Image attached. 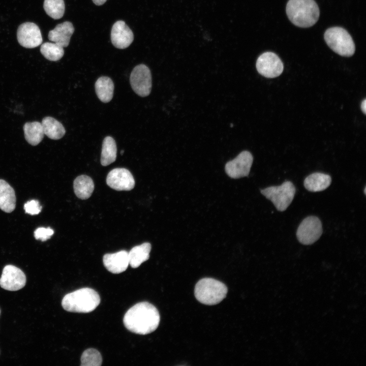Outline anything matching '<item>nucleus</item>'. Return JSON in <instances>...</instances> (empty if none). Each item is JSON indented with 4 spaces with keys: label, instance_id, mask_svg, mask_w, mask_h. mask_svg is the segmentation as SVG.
Masks as SVG:
<instances>
[{
    "label": "nucleus",
    "instance_id": "nucleus-14",
    "mask_svg": "<svg viewBox=\"0 0 366 366\" xmlns=\"http://www.w3.org/2000/svg\"><path fill=\"white\" fill-rule=\"evenodd\" d=\"M133 40V33L125 21L119 20L114 23L111 31V40L114 47L118 49L126 48Z\"/></svg>",
    "mask_w": 366,
    "mask_h": 366
},
{
    "label": "nucleus",
    "instance_id": "nucleus-5",
    "mask_svg": "<svg viewBox=\"0 0 366 366\" xmlns=\"http://www.w3.org/2000/svg\"><path fill=\"white\" fill-rule=\"evenodd\" d=\"M324 38L329 47L340 55L349 57L354 54L355 47L353 39L343 27L334 26L327 29Z\"/></svg>",
    "mask_w": 366,
    "mask_h": 366
},
{
    "label": "nucleus",
    "instance_id": "nucleus-17",
    "mask_svg": "<svg viewBox=\"0 0 366 366\" xmlns=\"http://www.w3.org/2000/svg\"><path fill=\"white\" fill-rule=\"evenodd\" d=\"M331 182L329 175L315 172L308 176L304 180L305 188L311 192H316L327 189Z\"/></svg>",
    "mask_w": 366,
    "mask_h": 366
},
{
    "label": "nucleus",
    "instance_id": "nucleus-32",
    "mask_svg": "<svg viewBox=\"0 0 366 366\" xmlns=\"http://www.w3.org/2000/svg\"><path fill=\"white\" fill-rule=\"evenodd\" d=\"M365 190H366V188L365 187V188H364V193L365 195L366 194Z\"/></svg>",
    "mask_w": 366,
    "mask_h": 366
},
{
    "label": "nucleus",
    "instance_id": "nucleus-19",
    "mask_svg": "<svg viewBox=\"0 0 366 366\" xmlns=\"http://www.w3.org/2000/svg\"><path fill=\"white\" fill-rule=\"evenodd\" d=\"M150 250L151 245L149 242L133 247L128 252L129 265L134 268L139 267L149 259Z\"/></svg>",
    "mask_w": 366,
    "mask_h": 366
},
{
    "label": "nucleus",
    "instance_id": "nucleus-29",
    "mask_svg": "<svg viewBox=\"0 0 366 366\" xmlns=\"http://www.w3.org/2000/svg\"><path fill=\"white\" fill-rule=\"evenodd\" d=\"M25 212L30 215L39 214L42 209V206L37 200H32L26 202L24 205Z\"/></svg>",
    "mask_w": 366,
    "mask_h": 366
},
{
    "label": "nucleus",
    "instance_id": "nucleus-15",
    "mask_svg": "<svg viewBox=\"0 0 366 366\" xmlns=\"http://www.w3.org/2000/svg\"><path fill=\"white\" fill-rule=\"evenodd\" d=\"M104 266L112 273L125 271L129 265L128 252L121 250L115 253L106 254L103 258Z\"/></svg>",
    "mask_w": 366,
    "mask_h": 366
},
{
    "label": "nucleus",
    "instance_id": "nucleus-18",
    "mask_svg": "<svg viewBox=\"0 0 366 366\" xmlns=\"http://www.w3.org/2000/svg\"><path fill=\"white\" fill-rule=\"evenodd\" d=\"M16 206V196L14 189L5 180L0 179V208L6 212H11Z\"/></svg>",
    "mask_w": 366,
    "mask_h": 366
},
{
    "label": "nucleus",
    "instance_id": "nucleus-30",
    "mask_svg": "<svg viewBox=\"0 0 366 366\" xmlns=\"http://www.w3.org/2000/svg\"><path fill=\"white\" fill-rule=\"evenodd\" d=\"M361 109L364 114L366 113V100L364 99L361 103Z\"/></svg>",
    "mask_w": 366,
    "mask_h": 366
},
{
    "label": "nucleus",
    "instance_id": "nucleus-27",
    "mask_svg": "<svg viewBox=\"0 0 366 366\" xmlns=\"http://www.w3.org/2000/svg\"><path fill=\"white\" fill-rule=\"evenodd\" d=\"M102 358L100 353L95 349L89 348L85 350L81 357V366H100Z\"/></svg>",
    "mask_w": 366,
    "mask_h": 366
},
{
    "label": "nucleus",
    "instance_id": "nucleus-7",
    "mask_svg": "<svg viewBox=\"0 0 366 366\" xmlns=\"http://www.w3.org/2000/svg\"><path fill=\"white\" fill-rule=\"evenodd\" d=\"M322 233V224L316 216H309L304 219L299 225L296 236L303 245H311L316 242Z\"/></svg>",
    "mask_w": 366,
    "mask_h": 366
},
{
    "label": "nucleus",
    "instance_id": "nucleus-26",
    "mask_svg": "<svg viewBox=\"0 0 366 366\" xmlns=\"http://www.w3.org/2000/svg\"><path fill=\"white\" fill-rule=\"evenodd\" d=\"M43 7L46 14L54 19H60L64 14V0H44Z\"/></svg>",
    "mask_w": 366,
    "mask_h": 366
},
{
    "label": "nucleus",
    "instance_id": "nucleus-3",
    "mask_svg": "<svg viewBox=\"0 0 366 366\" xmlns=\"http://www.w3.org/2000/svg\"><path fill=\"white\" fill-rule=\"evenodd\" d=\"M100 302V296L95 290L83 288L66 294L62 299V305L68 312L89 313L94 311Z\"/></svg>",
    "mask_w": 366,
    "mask_h": 366
},
{
    "label": "nucleus",
    "instance_id": "nucleus-10",
    "mask_svg": "<svg viewBox=\"0 0 366 366\" xmlns=\"http://www.w3.org/2000/svg\"><path fill=\"white\" fill-rule=\"evenodd\" d=\"M17 38L19 44L26 48L38 47L43 41L39 26L30 22L23 23L19 26Z\"/></svg>",
    "mask_w": 366,
    "mask_h": 366
},
{
    "label": "nucleus",
    "instance_id": "nucleus-34",
    "mask_svg": "<svg viewBox=\"0 0 366 366\" xmlns=\"http://www.w3.org/2000/svg\"><path fill=\"white\" fill-rule=\"evenodd\" d=\"M0 315H1V309H0Z\"/></svg>",
    "mask_w": 366,
    "mask_h": 366
},
{
    "label": "nucleus",
    "instance_id": "nucleus-21",
    "mask_svg": "<svg viewBox=\"0 0 366 366\" xmlns=\"http://www.w3.org/2000/svg\"><path fill=\"white\" fill-rule=\"evenodd\" d=\"M114 84L111 79L102 76L95 83V90L98 98L104 103L110 102L113 98Z\"/></svg>",
    "mask_w": 366,
    "mask_h": 366
},
{
    "label": "nucleus",
    "instance_id": "nucleus-9",
    "mask_svg": "<svg viewBox=\"0 0 366 366\" xmlns=\"http://www.w3.org/2000/svg\"><path fill=\"white\" fill-rule=\"evenodd\" d=\"M256 67L258 72L266 78H275L283 71V63L279 57L272 52L261 54L257 59Z\"/></svg>",
    "mask_w": 366,
    "mask_h": 366
},
{
    "label": "nucleus",
    "instance_id": "nucleus-31",
    "mask_svg": "<svg viewBox=\"0 0 366 366\" xmlns=\"http://www.w3.org/2000/svg\"><path fill=\"white\" fill-rule=\"evenodd\" d=\"M93 3L98 6L102 5L107 0H92Z\"/></svg>",
    "mask_w": 366,
    "mask_h": 366
},
{
    "label": "nucleus",
    "instance_id": "nucleus-8",
    "mask_svg": "<svg viewBox=\"0 0 366 366\" xmlns=\"http://www.w3.org/2000/svg\"><path fill=\"white\" fill-rule=\"evenodd\" d=\"M130 81L133 90L139 96H148L151 89V75L149 69L145 65L136 66L132 70Z\"/></svg>",
    "mask_w": 366,
    "mask_h": 366
},
{
    "label": "nucleus",
    "instance_id": "nucleus-13",
    "mask_svg": "<svg viewBox=\"0 0 366 366\" xmlns=\"http://www.w3.org/2000/svg\"><path fill=\"white\" fill-rule=\"evenodd\" d=\"M106 183L109 187L116 191H130L135 186V180L132 173L123 168H114L111 170L107 176Z\"/></svg>",
    "mask_w": 366,
    "mask_h": 366
},
{
    "label": "nucleus",
    "instance_id": "nucleus-22",
    "mask_svg": "<svg viewBox=\"0 0 366 366\" xmlns=\"http://www.w3.org/2000/svg\"><path fill=\"white\" fill-rule=\"evenodd\" d=\"M44 135L53 140L62 138L66 133L63 125L55 118L47 116L41 123Z\"/></svg>",
    "mask_w": 366,
    "mask_h": 366
},
{
    "label": "nucleus",
    "instance_id": "nucleus-1",
    "mask_svg": "<svg viewBox=\"0 0 366 366\" xmlns=\"http://www.w3.org/2000/svg\"><path fill=\"white\" fill-rule=\"evenodd\" d=\"M160 315L152 304L144 301L139 302L126 313L123 322L130 331L139 334H146L155 331L160 323Z\"/></svg>",
    "mask_w": 366,
    "mask_h": 366
},
{
    "label": "nucleus",
    "instance_id": "nucleus-33",
    "mask_svg": "<svg viewBox=\"0 0 366 366\" xmlns=\"http://www.w3.org/2000/svg\"><path fill=\"white\" fill-rule=\"evenodd\" d=\"M124 151L123 150L122 151H121L120 154H121V155H123V153H124Z\"/></svg>",
    "mask_w": 366,
    "mask_h": 366
},
{
    "label": "nucleus",
    "instance_id": "nucleus-4",
    "mask_svg": "<svg viewBox=\"0 0 366 366\" xmlns=\"http://www.w3.org/2000/svg\"><path fill=\"white\" fill-rule=\"evenodd\" d=\"M227 291V287L221 282L212 278H203L196 284L194 294L200 302L214 305L225 298Z\"/></svg>",
    "mask_w": 366,
    "mask_h": 366
},
{
    "label": "nucleus",
    "instance_id": "nucleus-28",
    "mask_svg": "<svg viewBox=\"0 0 366 366\" xmlns=\"http://www.w3.org/2000/svg\"><path fill=\"white\" fill-rule=\"evenodd\" d=\"M53 233V230L50 227H39L34 231V236L36 239L44 241L49 239Z\"/></svg>",
    "mask_w": 366,
    "mask_h": 366
},
{
    "label": "nucleus",
    "instance_id": "nucleus-2",
    "mask_svg": "<svg viewBox=\"0 0 366 366\" xmlns=\"http://www.w3.org/2000/svg\"><path fill=\"white\" fill-rule=\"evenodd\" d=\"M286 11L290 21L300 27H309L318 21L320 11L314 0H289Z\"/></svg>",
    "mask_w": 366,
    "mask_h": 366
},
{
    "label": "nucleus",
    "instance_id": "nucleus-23",
    "mask_svg": "<svg viewBox=\"0 0 366 366\" xmlns=\"http://www.w3.org/2000/svg\"><path fill=\"white\" fill-rule=\"evenodd\" d=\"M23 131L26 140L33 146L41 142L44 135L42 124L39 121L25 123L23 126Z\"/></svg>",
    "mask_w": 366,
    "mask_h": 366
},
{
    "label": "nucleus",
    "instance_id": "nucleus-12",
    "mask_svg": "<svg viewBox=\"0 0 366 366\" xmlns=\"http://www.w3.org/2000/svg\"><path fill=\"white\" fill-rule=\"evenodd\" d=\"M25 283V275L20 268L12 265L4 267L0 278V286L2 288L17 291L22 288Z\"/></svg>",
    "mask_w": 366,
    "mask_h": 366
},
{
    "label": "nucleus",
    "instance_id": "nucleus-6",
    "mask_svg": "<svg viewBox=\"0 0 366 366\" xmlns=\"http://www.w3.org/2000/svg\"><path fill=\"white\" fill-rule=\"evenodd\" d=\"M296 192L293 183L286 181L281 185L271 186L261 190V194L270 200L276 209L280 211L285 210L292 202Z\"/></svg>",
    "mask_w": 366,
    "mask_h": 366
},
{
    "label": "nucleus",
    "instance_id": "nucleus-24",
    "mask_svg": "<svg viewBox=\"0 0 366 366\" xmlns=\"http://www.w3.org/2000/svg\"><path fill=\"white\" fill-rule=\"evenodd\" d=\"M117 147L114 139L106 137L103 142L101 156L102 165L106 166L114 162L116 159Z\"/></svg>",
    "mask_w": 366,
    "mask_h": 366
},
{
    "label": "nucleus",
    "instance_id": "nucleus-25",
    "mask_svg": "<svg viewBox=\"0 0 366 366\" xmlns=\"http://www.w3.org/2000/svg\"><path fill=\"white\" fill-rule=\"evenodd\" d=\"M41 54L50 61H57L64 54V47L55 43L45 42L40 48Z\"/></svg>",
    "mask_w": 366,
    "mask_h": 366
},
{
    "label": "nucleus",
    "instance_id": "nucleus-11",
    "mask_svg": "<svg viewBox=\"0 0 366 366\" xmlns=\"http://www.w3.org/2000/svg\"><path fill=\"white\" fill-rule=\"evenodd\" d=\"M253 161L251 153L248 151L241 152L233 160L228 162L225 165L227 175L233 178L248 176Z\"/></svg>",
    "mask_w": 366,
    "mask_h": 366
},
{
    "label": "nucleus",
    "instance_id": "nucleus-20",
    "mask_svg": "<svg viewBox=\"0 0 366 366\" xmlns=\"http://www.w3.org/2000/svg\"><path fill=\"white\" fill-rule=\"evenodd\" d=\"M73 188L76 196L81 199L85 200L92 195L94 190V183L89 176L81 175L75 179Z\"/></svg>",
    "mask_w": 366,
    "mask_h": 366
},
{
    "label": "nucleus",
    "instance_id": "nucleus-16",
    "mask_svg": "<svg viewBox=\"0 0 366 366\" xmlns=\"http://www.w3.org/2000/svg\"><path fill=\"white\" fill-rule=\"evenodd\" d=\"M74 32L72 23L65 21L57 24L55 28L49 31L48 39L63 47H66L70 43V38Z\"/></svg>",
    "mask_w": 366,
    "mask_h": 366
}]
</instances>
